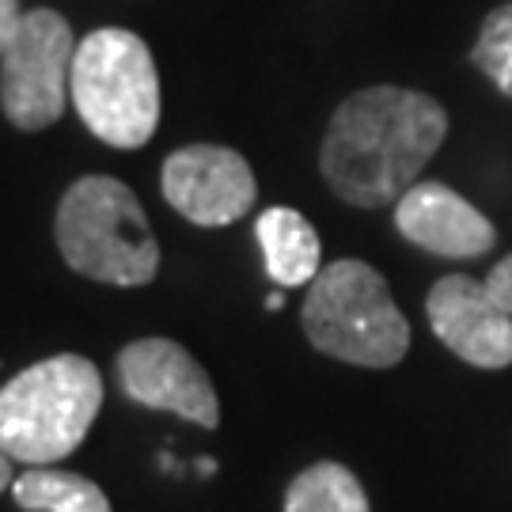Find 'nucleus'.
Wrapping results in <instances>:
<instances>
[{"instance_id": "obj_1", "label": "nucleus", "mask_w": 512, "mask_h": 512, "mask_svg": "<svg viewBox=\"0 0 512 512\" xmlns=\"http://www.w3.org/2000/svg\"><path fill=\"white\" fill-rule=\"evenodd\" d=\"M448 137V114L433 95L380 84L342 99L319 148V171L346 205L384 209L418 183Z\"/></svg>"}, {"instance_id": "obj_2", "label": "nucleus", "mask_w": 512, "mask_h": 512, "mask_svg": "<svg viewBox=\"0 0 512 512\" xmlns=\"http://www.w3.org/2000/svg\"><path fill=\"white\" fill-rule=\"evenodd\" d=\"M103 406V372L80 353H57L0 387V452L46 467L73 456Z\"/></svg>"}, {"instance_id": "obj_3", "label": "nucleus", "mask_w": 512, "mask_h": 512, "mask_svg": "<svg viewBox=\"0 0 512 512\" xmlns=\"http://www.w3.org/2000/svg\"><path fill=\"white\" fill-rule=\"evenodd\" d=\"M54 236L61 258L76 274L103 285H148L160 270V243L145 205L122 179L84 175L57 205Z\"/></svg>"}, {"instance_id": "obj_4", "label": "nucleus", "mask_w": 512, "mask_h": 512, "mask_svg": "<svg viewBox=\"0 0 512 512\" xmlns=\"http://www.w3.org/2000/svg\"><path fill=\"white\" fill-rule=\"evenodd\" d=\"M300 323L327 357L361 368L399 365L410 349V323L387 293L380 270L361 258H338L311 281Z\"/></svg>"}, {"instance_id": "obj_5", "label": "nucleus", "mask_w": 512, "mask_h": 512, "mask_svg": "<svg viewBox=\"0 0 512 512\" xmlns=\"http://www.w3.org/2000/svg\"><path fill=\"white\" fill-rule=\"evenodd\" d=\"M69 92L80 122L114 148H141L160 126V73L141 35L99 27L80 38Z\"/></svg>"}, {"instance_id": "obj_6", "label": "nucleus", "mask_w": 512, "mask_h": 512, "mask_svg": "<svg viewBox=\"0 0 512 512\" xmlns=\"http://www.w3.org/2000/svg\"><path fill=\"white\" fill-rule=\"evenodd\" d=\"M73 57L76 35L69 19L54 8L23 12L8 54L0 57V107L12 126L38 133L65 114V103L73 99Z\"/></svg>"}, {"instance_id": "obj_7", "label": "nucleus", "mask_w": 512, "mask_h": 512, "mask_svg": "<svg viewBox=\"0 0 512 512\" xmlns=\"http://www.w3.org/2000/svg\"><path fill=\"white\" fill-rule=\"evenodd\" d=\"M164 198L175 213L202 228H224L255 209L258 183L236 148L186 145L171 152L160 171Z\"/></svg>"}, {"instance_id": "obj_8", "label": "nucleus", "mask_w": 512, "mask_h": 512, "mask_svg": "<svg viewBox=\"0 0 512 512\" xmlns=\"http://www.w3.org/2000/svg\"><path fill=\"white\" fill-rule=\"evenodd\" d=\"M118 380L129 403L167 410L202 429L220 425V403L213 380L194 357L171 338H137L118 353Z\"/></svg>"}, {"instance_id": "obj_9", "label": "nucleus", "mask_w": 512, "mask_h": 512, "mask_svg": "<svg viewBox=\"0 0 512 512\" xmlns=\"http://www.w3.org/2000/svg\"><path fill=\"white\" fill-rule=\"evenodd\" d=\"M429 327L456 357L475 368L512 365V315L494 300L486 281L467 274L440 277L425 300Z\"/></svg>"}, {"instance_id": "obj_10", "label": "nucleus", "mask_w": 512, "mask_h": 512, "mask_svg": "<svg viewBox=\"0 0 512 512\" xmlns=\"http://www.w3.org/2000/svg\"><path fill=\"white\" fill-rule=\"evenodd\" d=\"M395 228L414 247L444 258H478L497 243L494 224L444 183H414L395 202Z\"/></svg>"}, {"instance_id": "obj_11", "label": "nucleus", "mask_w": 512, "mask_h": 512, "mask_svg": "<svg viewBox=\"0 0 512 512\" xmlns=\"http://www.w3.org/2000/svg\"><path fill=\"white\" fill-rule=\"evenodd\" d=\"M255 236L262 243V255H266V274L281 289H296V285H308L319 277L323 247H319V236L304 213L274 205L258 217Z\"/></svg>"}, {"instance_id": "obj_12", "label": "nucleus", "mask_w": 512, "mask_h": 512, "mask_svg": "<svg viewBox=\"0 0 512 512\" xmlns=\"http://www.w3.org/2000/svg\"><path fill=\"white\" fill-rule=\"evenodd\" d=\"M19 509L27 512H110V497L92 478L57 471V467H31L12 486Z\"/></svg>"}, {"instance_id": "obj_13", "label": "nucleus", "mask_w": 512, "mask_h": 512, "mask_svg": "<svg viewBox=\"0 0 512 512\" xmlns=\"http://www.w3.org/2000/svg\"><path fill=\"white\" fill-rule=\"evenodd\" d=\"M285 512H368V497L349 467L323 459L289 482Z\"/></svg>"}, {"instance_id": "obj_14", "label": "nucleus", "mask_w": 512, "mask_h": 512, "mask_svg": "<svg viewBox=\"0 0 512 512\" xmlns=\"http://www.w3.org/2000/svg\"><path fill=\"white\" fill-rule=\"evenodd\" d=\"M475 65L512 99V4L494 8L475 42Z\"/></svg>"}, {"instance_id": "obj_15", "label": "nucleus", "mask_w": 512, "mask_h": 512, "mask_svg": "<svg viewBox=\"0 0 512 512\" xmlns=\"http://www.w3.org/2000/svg\"><path fill=\"white\" fill-rule=\"evenodd\" d=\"M486 289H490L497 304L512 315V255L501 258L494 270H490V277H486Z\"/></svg>"}, {"instance_id": "obj_16", "label": "nucleus", "mask_w": 512, "mask_h": 512, "mask_svg": "<svg viewBox=\"0 0 512 512\" xmlns=\"http://www.w3.org/2000/svg\"><path fill=\"white\" fill-rule=\"evenodd\" d=\"M19 23H23V12H19V0H0V57L8 54L12 38H16Z\"/></svg>"}, {"instance_id": "obj_17", "label": "nucleus", "mask_w": 512, "mask_h": 512, "mask_svg": "<svg viewBox=\"0 0 512 512\" xmlns=\"http://www.w3.org/2000/svg\"><path fill=\"white\" fill-rule=\"evenodd\" d=\"M16 459H8L4 452H0V494L8 490V486H16V467H12Z\"/></svg>"}, {"instance_id": "obj_18", "label": "nucleus", "mask_w": 512, "mask_h": 512, "mask_svg": "<svg viewBox=\"0 0 512 512\" xmlns=\"http://www.w3.org/2000/svg\"><path fill=\"white\" fill-rule=\"evenodd\" d=\"M281 304H285V296H281V293H270V300H266V308L277 311V308H281Z\"/></svg>"}]
</instances>
